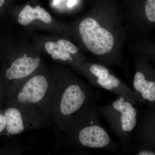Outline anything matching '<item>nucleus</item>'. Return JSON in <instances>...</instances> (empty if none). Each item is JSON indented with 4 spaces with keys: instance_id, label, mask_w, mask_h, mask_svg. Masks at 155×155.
Here are the masks:
<instances>
[{
    "instance_id": "obj_12",
    "label": "nucleus",
    "mask_w": 155,
    "mask_h": 155,
    "mask_svg": "<svg viewBox=\"0 0 155 155\" xmlns=\"http://www.w3.org/2000/svg\"><path fill=\"white\" fill-rule=\"evenodd\" d=\"M57 43L70 54H75L78 52L77 47L71 42L64 39L59 40Z\"/></svg>"
},
{
    "instance_id": "obj_6",
    "label": "nucleus",
    "mask_w": 155,
    "mask_h": 155,
    "mask_svg": "<svg viewBox=\"0 0 155 155\" xmlns=\"http://www.w3.org/2000/svg\"><path fill=\"white\" fill-rule=\"evenodd\" d=\"M78 137L84 146L95 148L106 146L110 139L105 130L97 125L84 127L80 130Z\"/></svg>"
},
{
    "instance_id": "obj_9",
    "label": "nucleus",
    "mask_w": 155,
    "mask_h": 155,
    "mask_svg": "<svg viewBox=\"0 0 155 155\" xmlns=\"http://www.w3.org/2000/svg\"><path fill=\"white\" fill-rule=\"evenodd\" d=\"M97 83L103 88L111 90L113 88L118 87L120 84V81L113 75L109 74L107 77L104 79L98 78Z\"/></svg>"
},
{
    "instance_id": "obj_3",
    "label": "nucleus",
    "mask_w": 155,
    "mask_h": 155,
    "mask_svg": "<svg viewBox=\"0 0 155 155\" xmlns=\"http://www.w3.org/2000/svg\"><path fill=\"white\" fill-rule=\"evenodd\" d=\"M2 109L6 119L2 135H18L28 130L45 127L50 118L36 110L16 103L4 101Z\"/></svg>"
},
{
    "instance_id": "obj_11",
    "label": "nucleus",
    "mask_w": 155,
    "mask_h": 155,
    "mask_svg": "<svg viewBox=\"0 0 155 155\" xmlns=\"http://www.w3.org/2000/svg\"><path fill=\"white\" fill-rule=\"evenodd\" d=\"M145 14L147 18L150 21L155 22V0H147Z\"/></svg>"
},
{
    "instance_id": "obj_1",
    "label": "nucleus",
    "mask_w": 155,
    "mask_h": 155,
    "mask_svg": "<svg viewBox=\"0 0 155 155\" xmlns=\"http://www.w3.org/2000/svg\"><path fill=\"white\" fill-rule=\"evenodd\" d=\"M53 80L46 75H32L6 93L4 101L16 103L51 116Z\"/></svg>"
},
{
    "instance_id": "obj_13",
    "label": "nucleus",
    "mask_w": 155,
    "mask_h": 155,
    "mask_svg": "<svg viewBox=\"0 0 155 155\" xmlns=\"http://www.w3.org/2000/svg\"><path fill=\"white\" fill-rule=\"evenodd\" d=\"M6 127V119L2 109L0 108V135H2Z\"/></svg>"
},
{
    "instance_id": "obj_17",
    "label": "nucleus",
    "mask_w": 155,
    "mask_h": 155,
    "mask_svg": "<svg viewBox=\"0 0 155 155\" xmlns=\"http://www.w3.org/2000/svg\"><path fill=\"white\" fill-rule=\"evenodd\" d=\"M5 2V0H0V8L2 7Z\"/></svg>"
},
{
    "instance_id": "obj_14",
    "label": "nucleus",
    "mask_w": 155,
    "mask_h": 155,
    "mask_svg": "<svg viewBox=\"0 0 155 155\" xmlns=\"http://www.w3.org/2000/svg\"><path fill=\"white\" fill-rule=\"evenodd\" d=\"M4 93L2 86L0 84V107H1V104L2 102H4Z\"/></svg>"
},
{
    "instance_id": "obj_15",
    "label": "nucleus",
    "mask_w": 155,
    "mask_h": 155,
    "mask_svg": "<svg viewBox=\"0 0 155 155\" xmlns=\"http://www.w3.org/2000/svg\"><path fill=\"white\" fill-rule=\"evenodd\" d=\"M140 155H155L154 153L152 152L151 151H144L141 152L139 154Z\"/></svg>"
},
{
    "instance_id": "obj_10",
    "label": "nucleus",
    "mask_w": 155,
    "mask_h": 155,
    "mask_svg": "<svg viewBox=\"0 0 155 155\" xmlns=\"http://www.w3.org/2000/svg\"><path fill=\"white\" fill-rule=\"evenodd\" d=\"M90 69L92 74L101 79L105 78L109 74V70L107 68L97 64L92 65Z\"/></svg>"
},
{
    "instance_id": "obj_5",
    "label": "nucleus",
    "mask_w": 155,
    "mask_h": 155,
    "mask_svg": "<svg viewBox=\"0 0 155 155\" xmlns=\"http://www.w3.org/2000/svg\"><path fill=\"white\" fill-rule=\"evenodd\" d=\"M40 66V61L32 57H21L13 61L5 73V80L0 81L4 97L8 92L33 75Z\"/></svg>"
},
{
    "instance_id": "obj_16",
    "label": "nucleus",
    "mask_w": 155,
    "mask_h": 155,
    "mask_svg": "<svg viewBox=\"0 0 155 155\" xmlns=\"http://www.w3.org/2000/svg\"><path fill=\"white\" fill-rule=\"evenodd\" d=\"M121 122L122 124H125L126 123V121H125V115L122 114L121 116Z\"/></svg>"
},
{
    "instance_id": "obj_7",
    "label": "nucleus",
    "mask_w": 155,
    "mask_h": 155,
    "mask_svg": "<svg viewBox=\"0 0 155 155\" xmlns=\"http://www.w3.org/2000/svg\"><path fill=\"white\" fill-rule=\"evenodd\" d=\"M35 19H40L47 24H49L52 21L51 15L43 8L39 6L33 8L26 5L19 13L18 22L20 25H26Z\"/></svg>"
},
{
    "instance_id": "obj_8",
    "label": "nucleus",
    "mask_w": 155,
    "mask_h": 155,
    "mask_svg": "<svg viewBox=\"0 0 155 155\" xmlns=\"http://www.w3.org/2000/svg\"><path fill=\"white\" fill-rule=\"evenodd\" d=\"M45 47L47 52L51 55L54 60H61L63 61L72 60L70 53L64 50L57 43L48 41L45 44Z\"/></svg>"
},
{
    "instance_id": "obj_2",
    "label": "nucleus",
    "mask_w": 155,
    "mask_h": 155,
    "mask_svg": "<svg viewBox=\"0 0 155 155\" xmlns=\"http://www.w3.org/2000/svg\"><path fill=\"white\" fill-rule=\"evenodd\" d=\"M85 96L75 83L64 84L53 80L51 116L60 128H67L70 119L82 106Z\"/></svg>"
},
{
    "instance_id": "obj_4",
    "label": "nucleus",
    "mask_w": 155,
    "mask_h": 155,
    "mask_svg": "<svg viewBox=\"0 0 155 155\" xmlns=\"http://www.w3.org/2000/svg\"><path fill=\"white\" fill-rule=\"evenodd\" d=\"M79 31L85 47L93 54L101 55L113 49L114 36L93 18L82 20L79 24Z\"/></svg>"
}]
</instances>
